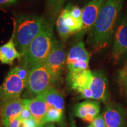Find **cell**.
<instances>
[{
  "mask_svg": "<svg viewBox=\"0 0 127 127\" xmlns=\"http://www.w3.org/2000/svg\"><path fill=\"white\" fill-rule=\"evenodd\" d=\"M32 117V115L28 107L24 104V107L23 109H22L20 116H19V118L22 121H24L28 120L29 118H31Z\"/></svg>",
  "mask_w": 127,
  "mask_h": 127,
  "instance_id": "cb8c5ba5",
  "label": "cell"
},
{
  "mask_svg": "<svg viewBox=\"0 0 127 127\" xmlns=\"http://www.w3.org/2000/svg\"><path fill=\"white\" fill-rule=\"evenodd\" d=\"M92 75L93 71L90 69L79 72H68L66 81L72 90L77 91L81 89L89 88Z\"/></svg>",
  "mask_w": 127,
  "mask_h": 127,
  "instance_id": "9a60e30c",
  "label": "cell"
},
{
  "mask_svg": "<svg viewBox=\"0 0 127 127\" xmlns=\"http://www.w3.org/2000/svg\"><path fill=\"white\" fill-rule=\"evenodd\" d=\"M27 85L20 78L15 67L7 73L4 82L0 86V104L10 100L21 98Z\"/></svg>",
  "mask_w": 127,
  "mask_h": 127,
  "instance_id": "5b68a950",
  "label": "cell"
},
{
  "mask_svg": "<svg viewBox=\"0 0 127 127\" xmlns=\"http://www.w3.org/2000/svg\"><path fill=\"white\" fill-rule=\"evenodd\" d=\"M127 55V15L121 19L114 34L112 55L115 61Z\"/></svg>",
  "mask_w": 127,
  "mask_h": 127,
  "instance_id": "ba28073f",
  "label": "cell"
},
{
  "mask_svg": "<svg viewBox=\"0 0 127 127\" xmlns=\"http://www.w3.org/2000/svg\"><path fill=\"white\" fill-rule=\"evenodd\" d=\"M77 92L79 94L81 97L84 99H93V92L88 88L81 89Z\"/></svg>",
  "mask_w": 127,
  "mask_h": 127,
  "instance_id": "d4e9b609",
  "label": "cell"
},
{
  "mask_svg": "<svg viewBox=\"0 0 127 127\" xmlns=\"http://www.w3.org/2000/svg\"><path fill=\"white\" fill-rule=\"evenodd\" d=\"M60 14L63 17L65 24L67 26L68 28H69L73 34L79 33L81 31L82 27V21L72 17L70 15L68 9L66 7H65V8L62 9L61 11L60 12Z\"/></svg>",
  "mask_w": 127,
  "mask_h": 127,
  "instance_id": "ac0fdd59",
  "label": "cell"
},
{
  "mask_svg": "<svg viewBox=\"0 0 127 127\" xmlns=\"http://www.w3.org/2000/svg\"><path fill=\"white\" fill-rule=\"evenodd\" d=\"M89 88L93 94V99L105 101L108 98V82L105 75L101 71H93Z\"/></svg>",
  "mask_w": 127,
  "mask_h": 127,
  "instance_id": "7c38bea8",
  "label": "cell"
},
{
  "mask_svg": "<svg viewBox=\"0 0 127 127\" xmlns=\"http://www.w3.org/2000/svg\"><path fill=\"white\" fill-rule=\"evenodd\" d=\"M15 70L17 74H18V77L21 79L27 85L28 82V77H29L30 69L24 67L21 65H19L18 66H15Z\"/></svg>",
  "mask_w": 127,
  "mask_h": 127,
  "instance_id": "7402d4cb",
  "label": "cell"
},
{
  "mask_svg": "<svg viewBox=\"0 0 127 127\" xmlns=\"http://www.w3.org/2000/svg\"><path fill=\"white\" fill-rule=\"evenodd\" d=\"M45 127H55V125L53 124H50L47 125Z\"/></svg>",
  "mask_w": 127,
  "mask_h": 127,
  "instance_id": "1f68e13d",
  "label": "cell"
},
{
  "mask_svg": "<svg viewBox=\"0 0 127 127\" xmlns=\"http://www.w3.org/2000/svg\"><path fill=\"white\" fill-rule=\"evenodd\" d=\"M57 28L59 36L63 41H66V39L73 34L69 28L65 24L63 17L60 14L57 20Z\"/></svg>",
  "mask_w": 127,
  "mask_h": 127,
  "instance_id": "44dd1931",
  "label": "cell"
},
{
  "mask_svg": "<svg viewBox=\"0 0 127 127\" xmlns=\"http://www.w3.org/2000/svg\"><path fill=\"white\" fill-rule=\"evenodd\" d=\"M22 55L17 50L13 35L6 44L0 47V62L3 64L12 65L16 59L21 60Z\"/></svg>",
  "mask_w": 127,
  "mask_h": 127,
  "instance_id": "2e32d148",
  "label": "cell"
},
{
  "mask_svg": "<svg viewBox=\"0 0 127 127\" xmlns=\"http://www.w3.org/2000/svg\"><path fill=\"white\" fill-rule=\"evenodd\" d=\"M119 78H120L121 81L122 82V83L124 84L125 86L126 87V88H127V75L124 76L123 77Z\"/></svg>",
  "mask_w": 127,
  "mask_h": 127,
  "instance_id": "4dcf8cb0",
  "label": "cell"
},
{
  "mask_svg": "<svg viewBox=\"0 0 127 127\" xmlns=\"http://www.w3.org/2000/svg\"><path fill=\"white\" fill-rule=\"evenodd\" d=\"M23 107L21 98L10 100L0 104V117L2 124L9 127L11 122L20 116Z\"/></svg>",
  "mask_w": 127,
  "mask_h": 127,
  "instance_id": "8fae6325",
  "label": "cell"
},
{
  "mask_svg": "<svg viewBox=\"0 0 127 127\" xmlns=\"http://www.w3.org/2000/svg\"><path fill=\"white\" fill-rule=\"evenodd\" d=\"M45 23L44 18L35 15H21L14 20V41L22 56L42 30Z\"/></svg>",
  "mask_w": 127,
  "mask_h": 127,
  "instance_id": "3957f363",
  "label": "cell"
},
{
  "mask_svg": "<svg viewBox=\"0 0 127 127\" xmlns=\"http://www.w3.org/2000/svg\"><path fill=\"white\" fill-rule=\"evenodd\" d=\"M63 112L52 107H48L44 118L45 124L50 123H60L63 118Z\"/></svg>",
  "mask_w": 127,
  "mask_h": 127,
  "instance_id": "ffe728a7",
  "label": "cell"
},
{
  "mask_svg": "<svg viewBox=\"0 0 127 127\" xmlns=\"http://www.w3.org/2000/svg\"><path fill=\"white\" fill-rule=\"evenodd\" d=\"M18 0H0V7H8L17 4Z\"/></svg>",
  "mask_w": 127,
  "mask_h": 127,
  "instance_id": "4316f807",
  "label": "cell"
},
{
  "mask_svg": "<svg viewBox=\"0 0 127 127\" xmlns=\"http://www.w3.org/2000/svg\"><path fill=\"white\" fill-rule=\"evenodd\" d=\"M57 81L45 62L38 64L30 71L27 91L31 98L37 97L49 89L54 88Z\"/></svg>",
  "mask_w": 127,
  "mask_h": 127,
  "instance_id": "277c9868",
  "label": "cell"
},
{
  "mask_svg": "<svg viewBox=\"0 0 127 127\" xmlns=\"http://www.w3.org/2000/svg\"><path fill=\"white\" fill-rule=\"evenodd\" d=\"M24 123L27 127H38L37 123L33 117L24 121Z\"/></svg>",
  "mask_w": 127,
  "mask_h": 127,
  "instance_id": "83f0119b",
  "label": "cell"
},
{
  "mask_svg": "<svg viewBox=\"0 0 127 127\" xmlns=\"http://www.w3.org/2000/svg\"><path fill=\"white\" fill-rule=\"evenodd\" d=\"M68 9L70 15L74 17V18L77 19V20H81L82 14V9L80 8L77 5H72L70 4H68L66 6ZM82 21V20H81Z\"/></svg>",
  "mask_w": 127,
  "mask_h": 127,
  "instance_id": "603a6c76",
  "label": "cell"
},
{
  "mask_svg": "<svg viewBox=\"0 0 127 127\" xmlns=\"http://www.w3.org/2000/svg\"><path fill=\"white\" fill-rule=\"evenodd\" d=\"M0 127H5V126H4V125H1V126H0Z\"/></svg>",
  "mask_w": 127,
  "mask_h": 127,
  "instance_id": "836d02e7",
  "label": "cell"
},
{
  "mask_svg": "<svg viewBox=\"0 0 127 127\" xmlns=\"http://www.w3.org/2000/svg\"><path fill=\"white\" fill-rule=\"evenodd\" d=\"M123 3L124 0L105 1L94 24L88 32L87 42L93 52L99 51L111 43Z\"/></svg>",
  "mask_w": 127,
  "mask_h": 127,
  "instance_id": "6da1fadb",
  "label": "cell"
},
{
  "mask_svg": "<svg viewBox=\"0 0 127 127\" xmlns=\"http://www.w3.org/2000/svg\"><path fill=\"white\" fill-rule=\"evenodd\" d=\"M105 0H90L82 8L81 31L79 32L81 35L89 32L94 24Z\"/></svg>",
  "mask_w": 127,
  "mask_h": 127,
  "instance_id": "9c48e42d",
  "label": "cell"
},
{
  "mask_svg": "<svg viewBox=\"0 0 127 127\" xmlns=\"http://www.w3.org/2000/svg\"><path fill=\"white\" fill-rule=\"evenodd\" d=\"M77 1H79V2H89L90 0H77Z\"/></svg>",
  "mask_w": 127,
  "mask_h": 127,
  "instance_id": "d6a6232c",
  "label": "cell"
},
{
  "mask_svg": "<svg viewBox=\"0 0 127 127\" xmlns=\"http://www.w3.org/2000/svg\"><path fill=\"white\" fill-rule=\"evenodd\" d=\"M44 62L56 81H59L65 65L66 57L64 49L57 40H55L51 51Z\"/></svg>",
  "mask_w": 127,
  "mask_h": 127,
  "instance_id": "52a82bcc",
  "label": "cell"
},
{
  "mask_svg": "<svg viewBox=\"0 0 127 127\" xmlns=\"http://www.w3.org/2000/svg\"><path fill=\"white\" fill-rule=\"evenodd\" d=\"M91 124L94 127H106L105 123L102 114H99L94 119V120L93 121Z\"/></svg>",
  "mask_w": 127,
  "mask_h": 127,
  "instance_id": "484cf974",
  "label": "cell"
},
{
  "mask_svg": "<svg viewBox=\"0 0 127 127\" xmlns=\"http://www.w3.org/2000/svg\"><path fill=\"white\" fill-rule=\"evenodd\" d=\"M66 0H47L48 13L53 19L60 13Z\"/></svg>",
  "mask_w": 127,
  "mask_h": 127,
  "instance_id": "d6986e66",
  "label": "cell"
},
{
  "mask_svg": "<svg viewBox=\"0 0 127 127\" xmlns=\"http://www.w3.org/2000/svg\"><path fill=\"white\" fill-rule=\"evenodd\" d=\"M99 102L97 101H85L74 106V114L84 121L93 123L99 114Z\"/></svg>",
  "mask_w": 127,
  "mask_h": 127,
  "instance_id": "4fadbf2b",
  "label": "cell"
},
{
  "mask_svg": "<svg viewBox=\"0 0 127 127\" xmlns=\"http://www.w3.org/2000/svg\"><path fill=\"white\" fill-rule=\"evenodd\" d=\"M127 75V61L125 62L123 68L120 71V73H119V78L123 77L124 76Z\"/></svg>",
  "mask_w": 127,
  "mask_h": 127,
  "instance_id": "f1b7e54d",
  "label": "cell"
},
{
  "mask_svg": "<svg viewBox=\"0 0 127 127\" xmlns=\"http://www.w3.org/2000/svg\"><path fill=\"white\" fill-rule=\"evenodd\" d=\"M21 122L20 119L18 117H17L14 120L12 121L10 123V124H9V127H19V125H20V123Z\"/></svg>",
  "mask_w": 127,
  "mask_h": 127,
  "instance_id": "f546056e",
  "label": "cell"
},
{
  "mask_svg": "<svg viewBox=\"0 0 127 127\" xmlns=\"http://www.w3.org/2000/svg\"><path fill=\"white\" fill-rule=\"evenodd\" d=\"M23 104L27 105L30 112L37 123L38 127H43L45 125L44 118L48 109V105L45 101L39 97L32 99H23Z\"/></svg>",
  "mask_w": 127,
  "mask_h": 127,
  "instance_id": "5bb4252c",
  "label": "cell"
},
{
  "mask_svg": "<svg viewBox=\"0 0 127 127\" xmlns=\"http://www.w3.org/2000/svg\"><path fill=\"white\" fill-rule=\"evenodd\" d=\"M72 127H76L75 126V125H74V124H72Z\"/></svg>",
  "mask_w": 127,
  "mask_h": 127,
  "instance_id": "d590c367",
  "label": "cell"
},
{
  "mask_svg": "<svg viewBox=\"0 0 127 127\" xmlns=\"http://www.w3.org/2000/svg\"><path fill=\"white\" fill-rule=\"evenodd\" d=\"M55 40L51 23L45 21L42 30L22 56L20 65L31 70L33 66L44 63L51 51Z\"/></svg>",
  "mask_w": 127,
  "mask_h": 127,
  "instance_id": "7a4b0ae2",
  "label": "cell"
},
{
  "mask_svg": "<svg viewBox=\"0 0 127 127\" xmlns=\"http://www.w3.org/2000/svg\"><path fill=\"white\" fill-rule=\"evenodd\" d=\"M90 55L82 41L76 43L69 51L66 64L69 73L79 72L89 69Z\"/></svg>",
  "mask_w": 127,
  "mask_h": 127,
  "instance_id": "8992f818",
  "label": "cell"
},
{
  "mask_svg": "<svg viewBox=\"0 0 127 127\" xmlns=\"http://www.w3.org/2000/svg\"><path fill=\"white\" fill-rule=\"evenodd\" d=\"M45 101L48 107H52L64 112L65 109V102L63 96L55 88L48 90L38 96Z\"/></svg>",
  "mask_w": 127,
  "mask_h": 127,
  "instance_id": "e0dca14e",
  "label": "cell"
},
{
  "mask_svg": "<svg viewBox=\"0 0 127 127\" xmlns=\"http://www.w3.org/2000/svg\"><path fill=\"white\" fill-rule=\"evenodd\" d=\"M88 127H93V125H92L91 124H90V125H89V126H88Z\"/></svg>",
  "mask_w": 127,
  "mask_h": 127,
  "instance_id": "e575fe53",
  "label": "cell"
},
{
  "mask_svg": "<svg viewBox=\"0 0 127 127\" xmlns=\"http://www.w3.org/2000/svg\"><path fill=\"white\" fill-rule=\"evenodd\" d=\"M102 115L106 127H127L126 111L120 104L107 105Z\"/></svg>",
  "mask_w": 127,
  "mask_h": 127,
  "instance_id": "30bf717a",
  "label": "cell"
}]
</instances>
